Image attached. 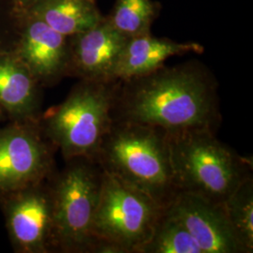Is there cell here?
Returning <instances> with one entry per match:
<instances>
[{
  "label": "cell",
  "mask_w": 253,
  "mask_h": 253,
  "mask_svg": "<svg viewBox=\"0 0 253 253\" xmlns=\"http://www.w3.org/2000/svg\"><path fill=\"white\" fill-rule=\"evenodd\" d=\"M218 84L198 60L165 66L118 83L113 119L161 128L167 133L208 129L221 122Z\"/></svg>",
  "instance_id": "1"
},
{
  "label": "cell",
  "mask_w": 253,
  "mask_h": 253,
  "mask_svg": "<svg viewBox=\"0 0 253 253\" xmlns=\"http://www.w3.org/2000/svg\"><path fill=\"white\" fill-rule=\"evenodd\" d=\"M102 171L144 192L161 208L179 193L168 134L161 128L114 119L94 158Z\"/></svg>",
  "instance_id": "2"
},
{
  "label": "cell",
  "mask_w": 253,
  "mask_h": 253,
  "mask_svg": "<svg viewBox=\"0 0 253 253\" xmlns=\"http://www.w3.org/2000/svg\"><path fill=\"white\" fill-rule=\"evenodd\" d=\"M172 175L179 192L223 204L253 175V160L241 156L208 129L167 133Z\"/></svg>",
  "instance_id": "3"
},
{
  "label": "cell",
  "mask_w": 253,
  "mask_h": 253,
  "mask_svg": "<svg viewBox=\"0 0 253 253\" xmlns=\"http://www.w3.org/2000/svg\"><path fill=\"white\" fill-rule=\"evenodd\" d=\"M119 80H82L63 102L51 109L43 133L66 161L95 158L113 123V107Z\"/></svg>",
  "instance_id": "4"
},
{
  "label": "cell",
  "mask_w": 253,
  "mask_h": 253,
  "mask_svg": "<svg viewBox=\"0 0 253 253\" xmlns=\"http://www.w3.org/2000/svg\"><path fill=\"white\" fill-rule=\"evenodd\" d=\"M51 185L54 250L94 253L93 221L103 171L94 158H73Z\"/></svg>",
  "instance_id": "5"
},
{
  "label": "cell",
  "mask_w": 253,
  "mask_h": 253,
  "mask_svg": "<svg viewBox=\"0 0 253 253\" xmlns=\"http://www.w3.org/2000/svg\"><path fill=\"white\" fill-rule=\"evenodd\" d=\"M162 209L144 192L103 172L93 221L94 253H137Z\"/></svg>",
  "instance_id": "6"
},
{
  "label": "cell",
  "mask_w": 253,
  "mask_h": 253,
  "mask_svg": "<svg viewBox=\"0 0 253 253\" xmlns=\"http://www.w3.org/2000/svg\"><path fill=\"white\" fill-rule=\"evenodd\" d=\"M53 164L45 135L33 124L0 130V197L47 180Z\"/></svg>",
  "instance_id": "7"
},
{
  "label": "cell",
  "mask_w": 253,
  "mask_h": 253,
  "mask_svg": "<svg viewBox=\"0 0 253 253\" xmlns=\"http://www.w3.org/2000/svg\"><path fill=\"white\" fill-rule=\"evenodd\" d=\"M43 182L5 197L9 237L14 248L22 253L54 250L52 190Z\"/></svg>",
  "instance_id": "8"
},
{
  "label": "cell",
  "mask_w": 253,
  "mask_h": 253,
  "mask_svg": "<svg viewBox=\"0 0 253 253\" xmlns=\"http://www.w3.org/2000/svg\"><path fill=\"white\" fill-rule=\"evenodd\" d=\"M203 253H247L227 217L222 204L179 192L167 207Z\"/></svg>",
  "instance_id": "9"
},
{
  "label": "cell",
  "mask_w": 253,
  "mask_h": 253,
  "mask_svg": "<svg viewBox=\"0 0 253 253\" xmlns=\"http://www.w3.org/2000/svg\"><path fill=\"white\" fill-rule=\"evenodd\" d=\"M69 39L68 74L82 80H115L113 74L126 38L105 16L97 26Z\"/></svg>",
  "instance_id": "10"
},
{
  "label": "cell",
  "mask_w": 253,
  "mask_h": 253,
  "mask_svg": "<svg viewBox=\"0 0 253 253\" xmlns=\"http://www.w3.org/2000/svg\"><path fill=\"white\" fill-rule=\"evenodd\" d=\"M64 36L31 15L19 48L20 61L39 81L51 83L68 74L70 46Z\"/></svg>",
  "instance_id": "11"
},
{
  "label": "cell",
  "mask_w": 253,
  "mask_h": 253,
  "mask_svg": "<svg viewBox=\"0 0 253 253\" xmlns=\"http://www.w3.org/2000/svg\"><path fill=\"white\" fill-rule=\"evenodd\" d=\"M204 51L205 47L199 42H178L152 33L128 38L118 57L113 78L123 81L138 77L158 70L172 56L203 54Z\"/></svg>",
  "instance_id": "12"
},
{
  "label": "cell",
  "mask_w": 253,
  "mask_h": 253,
  "mask_svg": "<svg viewBox=\"0 0 253 253\" xmlns=\"http://www.w3.org/2000/svg\"><path fill=\"white\" fill-rule=\"evenodd\" d=\"M37 79L20 60L0 56V107L12 117L33 121L39 109Z\"/></svg>",
  "instance_id": "13"
},
{
  "label": "cell",
  "mask_w": 253,
  "mask_h": 253,
  "mask_svg": "<svg viewBox=\"0 0 253 253\" xmlns=\"http://www.w3.org/2000/svg\"><path fill=\"white\" fill-rule=\"evenodd\" d=\"M29 10L30 15L66 37L90 29L105 16L97 0H39Z\"/></svg>",
  "instance_id": "14"
},
{
  "label": "cell",
  "mask_w": 253,
  "mask_h": 253,
  "mask_svg": "<svg viewBox=\"0 0 253 253\" xmlns=\"http://www.w3.org/2000/svg\"><path fill=\"white\" fill-rule=\"evenodd\" d=\"M137 253H203L187 229L163 208L147 240Z\"/></svg>",
  "instance_id": "15"
},
{
  "label": "cell",
  "mask_w": 253,
  "mask_h": 253,
  "mask_svg": "<svg viewBox=\"0 0 253 253\" xmlns=\"http://www.w3.org/2000/svg\"><path fill=\"white\" fill-rule=\"evenodd\" d=\"M162 4L155 0H116L108 15L109 23L126 39L151 33Z\"/></svg>",
  "instance_id": "16"
},
{
  "label": "cell",
  "mask_w": 253,
  "mask_h": 253,
  "mask_svg": "<svg viewBox=\"0 0 253 253\" xmlns=\"http://www.w3.org/2000/svg\"><path fill=\"white\" fill-rule=\"evenodd\" d=\"M247 253L253 252V177L246 178L222 204Z\"/></svg>",
  "instance_id": "17"
},
{
  "label": "cell",
  "mask_w": 253,
  "mask_h": 253,
  "mask_svg": "<svg viewBox=\"0 0 253 253\" xmlns=\"http://www.w3.org/2000/svg\"><path fill=\"white\" fill-rule=\"evenodd\" d=\"M19 6L25 8V9H30L39 0H15Z\"/></svg>",
  "instance_id": "18"
},
{
  "label": "cell",
  "mask_w": 253,
  "mask_h": 253,
  "mask_svg": "<svg viewBox=\"0 0 253 253\" xmlns=\"http://www.w3.org/2000/svg\"><path fill=\"white\" fill-rule=\"evenodd\" d=\"M1 114H2V109L0 107V117H1Z\"/></svg>",
  "instance_id": "19"
}]
</instances>
